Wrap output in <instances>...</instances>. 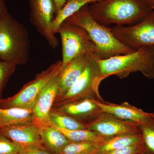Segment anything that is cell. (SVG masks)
Wrapping results in <instances>:
<instances>
[{
	"label": "cell",
	"mask_w": 154,
	"mask_h": 154,
	"mask_svg": "<svg viewBox=\"0 0 154 154\" xmlns=\"http://www.w3.org/2000/svg\"><path fill=\"white\" fill-rule=\"evenodd\" d=\"M92 54L94 53L80 54L62 66L58 75L59 84L56 99L65 94L76 82L85 71Z\"/></svg>",
	"instance_id": "7c38bea8"
},
{
	"label": "cell",
	"mask_w": 154,
	"mask_h": 154,
	"mask_svg": "<svg viewBox=\"0 0 154 154\" xmlns=\"http://www.w3.org/2000/svg\"><path fill=\"white\" fill-rule=\"evenodd\" d=\"M101 1V0H98V1Z\"/></svg>",
	"instance_id": "d6a6232c"
},
{
	"label": "cell",
	"mask_w": 154,
	"mask_h": 154,
	"mask_svg": "<svg viewBox=\"0 0 154 154\" xmlns=\"http://www.w3.org/2000/svg\"><path fill=\"white\" fill-rule=\"evenodd\" d=\"M60 35L62 46V66L77 56L84 53L96 54L97 49L84 28L64 22L56 33Z\"/></svg>",
	"instance_id": "52a82bcc"
},
{
	"label": "cell",
	"mask_w": 154,
	"mask_h": 154,
	"mask_svg": "<svg viewBox=\"0 0 154 154\" xmlns=\"http://www.w3.org/2000/svg\"><path fill=\"white\" fill-rule=\"evenodd\" d=\"M40 135L42 146L52 153L60 154L64 148L71 142L51 125L40 127Z\"/></svg>",
	"instance_id": "2e32d148"
},
{
	"label": "cell",
	"mask_w": 154,
	"mask_h": 154,
	"mask_svg": "<svg viewBox=\"0 0 154 154\" xmlns=\"http://www.w3.org/2000/svg\"><path fill=\"white\" fill-rule=\"evenodd\" d=\"M90 3L93 2L90 0H66L64 5L54 19L52 22L53 33H56L59 27L68 18L76 13L83 6Z\"/></svg>",
	"instance_id": "ffe728a7"
},
{
	"label": "cell",
	"mask_w": 154,
	"mask_h": 154,
	"mask_svg": "<svg viewBox=\"0 0 154 154\" xmlns=\"http://www.w3.org/2000/svg\"><path fill=\"white\" fill-rule=\"evenodd\" d=\"M17 65L8 62L0 60V101L3 90L9 79L14 73Z\"/></svg>",
	"instance_id": "d4e9b609"
},
{
	"label": "cell",
	"mask_w": 154,
	"mask_h": 154,
	"mask_svg": "<svg viewBox=\"0 0 154 154\" xmlns=\"http://www.w3.org/2000/svg\"><path fill=\"white\" fill-rule=\"evenodd\" d=\"M51 125L62 133L69 140L72 142L91 141L101 143L105 140L107 138L90 130H69L60 128L53 125Z\"/></svg>",
	"instance_id": "44dd1931"
},
{
	"label": "cell",
	"mask_w": 154,
	"mask_h": 154,
	"mask_svg": "<svg viewBox=\"0 0 154 154\" xmlns=\"http://www.w3.org/2000/svg\"><path fill=\"white\" fill-rule=\"evenodd\" d=\"M152 10L154 9V0H145Z\"/></svg>",
	"instance_id": "f546056e"
},
{
	"label": "cell",
	"mask_w": 154,
	"mask_h": 154,
	"mask_svg": "<svg viewBox=\"0 0 154 154\" xmlns=\"http://www.w3.org/2000/svg\"><path fill=\"white\" fill-rule=\"evenodd\" d=\"M0 134L25 146L37 147L45 149L41 145L40 127L33 122L1 128Z\"/></svg>",
	"instance_id": "9a60e30c"
},
{
	"label": "cell",
	"mask_w": 154,
	"mask_h": 154,
	"mask_svg": "<svg viewBox=\"0 0 154 154\" xmlns=\"http://www.w3.org/2000/svg\"><path fill=\"white\" fill-rule=\"evenodd\" d=\"M99 143L91 141L71 142L64 148L60 154H98Z\"/></svg>",
	"instance_id": "7402d4cb"
},
{
	"label": "cell",
	"mask_w": 154,
	"mask_h": 154,
	"mask_svg": "<svg viewBox=\"0 0 154 154\" xmlns=\"http://www.w3.org/2000/svg\"><path fill=\"white\" fill-rule=\"evenodd\" d=\"M103 79L112 75L123 79L131 73L140 72L149 79H154V45L138 48L127 54L99 59Z\"/></svg>",
	"instance_id": "3957f363"
},
{
	"label": "cell",
	"mask_w": 154,
	"mask_h": 154,
	"mask_svg": "<svg viewBox=\"0 0 154 154\" xmlns=\"http://www.w3.org/2000/svg\"><path fill=\"white\" fill-rule=\"evenodd\" d=\"M90 1H92V2L94 3L95 2H98V0H90Z\"/></svg>",
	"instance_id": "1f68e13d"
},
{
	"label": "cell",
	"mask_w": 154,
	"mask_h": 154,
	"mask_svg": "<svg viewBox=\"0 0 154 154\" xmlns=\"http://www.w3.org/2000/svg\"><path fill=\"white\" fill-rule=\"evenodd\" d=\"M111 30L122 44L136 50L154 45V11L137 24L129 26H114Z\"/></svg>",
	"instance_id": "ba28073f"
},
{
	"label": "cell",
	"mask_w": 154,
	"mask_h": 154,
	"mask_svg": "<svg viewBox=\"0 0 154 154\" xmlns=\"http://www.w3.org/2000/svg\"><path fill=\"white\" fill-rule=\"evenodd\" d=\"M32 122V110L17 107L0 108V128Z\"/></svg>",
	"instance_id": "e0dca14e"
},
{
	"label": "cell",
	"mask_w": 154,
	"mask_h": 154,
	"mask_svg": "<svg viewBox=\"0 0 154 154\" xmlns=\"http://www.w3.org/2000/svg\"><path fill=\"white\" fill-rule=\"evenodd\" d=\"M89 9L93 18L105 26L140 22L153 11L145 0H101L92 3Z\"/></svg>",
	"instance_id": "7a4b0ae2"
},
{
	"label": "cell",
	"mask_w": 154,
	"mask_h": 154,
	"mask_svg": "<svg viewBox=\"0 0 154 154\" xmlns=\"http://www.w3.org/2000/svg\"><path fill=\"white\" fill-rule=\"evenodd\" d=\"M137 154H147L146 153V152H145L144 151L140 153H138Z\"/></svg>",
	"instance_id": "4dcf8cb0"
},
{
	"label": "cell",
	"mask_w": 154,
	"mask_h": 154,
	"mask_svg": "<svg viewBox=\"0 0 154 154\" xmlns=\"http://www.w3.org/2000/svg\"><path fill=\"white\" fill-rule=\"evenodd\" d=\"M62 67V60L52 64L36 75L34 80L23 86L17 94L7 99H2L0 101V108L17 107L33 110L43 88L59 74Z\"/></svg>",
	"instance_id": "8992f818"
},
{
	"label": "cell",
	"mask_w": 154,
	"mask_h": 154,
	"mask_svg": "<svg viewBox=\"0 0 154 154\" xmlns=\"http://www.w3.org/2000/svg\"><path fill=\"white\" fill-rule=\"evenodd\" d=\"M80 26L88 32L97 49V56L101 59L127 54L134 51L119 41L111 32V28L100 24L93 18L89 4L82 7L64 22Z\"/></svg>",
	"instance_id": "6da1fadb"
},
{
	"label": "cell",
	"mask_w": 154,
	"mask_h": 154,
	"mask_svg": "<svg viewBox=\"0 0 154 154\" xmlns=\"http://www.w3.org/2000/svg\"><path fill=\"white\" fill-rule=\"evenodd\" d=\"M56 6L55 16L61 10L63 7L66 2V0H54Z\"/></svg>",
	"instance_id": "f1b7e54d"
},
{
	"label": "cell",
	"mask_w": 154,
	"mask_h": 154,
	"mask_svg": "<svg viewBox=\"0 0 154 154\" xmlns=\"http://www.w3.org/2000/svg\"><path fill=\"white\" fill-rule=\"evenodd\" d=\"M139 126L142 135L144 152L148 154H154V116Z\"/></svg>",
	"instance_id": "603a6c76"
},
{
	"label": "cell",
	"mask_w": 154,
	"mask_h": 154,
	"mask_svg": "<svg viewBox=\"0 0 154 154\" xmlns=\"http://www.w3.org/2000/svg\"><path fill=\"white\" fill-rule=\"evenodd\" d=\"M99 59L95 54H91L83 73L65 94L55 99L53 107L86 98L104 102L99 91V85L103 80Z\"/></svg>",
	"instance_id": "5b68a950"
},
{
	"label": "cell",
	"mask_w": 154,
	"mask_h": 154,
	"mask_svg": "<svg viewBox=\"0 0 154 154\" xmlns=\"http://www.w3.org/2000/svg\"><path fill=\"white\" fill-rule=\"evenodd\" d=\"M141 143H143L141 133L107 137L105 140L99 143L98 154H105L116 149Z\"/></svg>",
	"instance_id": "ac0fdd59"
},
{
	"label": "cell",
	"mask_w": 154,
	"mask_h": 154,
	"mask_svg": "<svg viewBox=\"0 0 154 154\" xmlns=\"http://www.w3.org/2000/svg\"><path fill=\"white\" fill-rule=\"evenodd\" d=\"M95 101L103 112L110 113L117 118L138 125L143 124L154 116V113L146 112L128 102L116 104L105 101L100 102L96 100Z\"/></svg>",
	"instance_id": "5bb4252c"
},
{
	"label": "cell",
	"mask_w": 154,
	"mask_h": 154,
	"mask_svg": "<svg viewBox=\"0 0 154 154\" xmlns=\"http://www.w3.org/2000/svg\"><path fill=\"white\" fill-rule=\"evenodd\" d=\"M87 129L95 131L105 137L141 133L138 125L122 120L105 112L88 124Z\"/></svg>",
	"instance_id": "30bf717a"
},
{
	"label": "cell",
	"mask_w": 154,
	"mask_h": 154,
	"mask_svg": "<svg viewBox=\"0 0 154 154\" xmlns=\"http://www.w3.org/2000/svg\"><path fill=\"white\" fill-rule=\"evenodd\" d=\"M58 75L48 83L43 88L32 110L33 122L40 128L51 125L49 113L58 91Z\"/></svg>",
	"instance_id": "8fae6325"
},
{
	"label": "cell",
	"mask_w": 154,
	"mask_h": 154,
	"mask_svg": "<svg viewBox=\"0 0 154 154\" xmlns=\"http://www.w3.org/2000/svg\"><path fill=\"white\" fill-rule=\"evenodd\" d=\"M19 154H59L50 152L44 149L37 147H26Z\"/></svg>",
	"instance_id": "4316f807"
},
{
	"label": "cell",
	"mask_w": 154,
	"mask_h": 154,
	"mask_svg": "<svg viewBox=\"0 0 154 154\" xmlns=\"http://www.w3.org/2000/svg\"><path fill=\"white\" fill-rule=\"evenodd\" d=\"M28 30L7 12L0 22V60L22 65L28 63L30 50Z\"/></svg>",
	"instance_id": "277c9868"
},
{
	"label": "cell",
	"mask_w": 154,
	"mask_h": 154,
	"mask_svg": "<svg viewBox=\"0 0 154 154\" xmlns=\"http://www.w3.org/2000/svg\"><path fill=\"white\" fill-rule=\"evenodd\" d=\"M144 151L143 143H141L116 149L105 154H137Z\"/></svg>",
	"instance_id": "484cf974"
},
{
	"label": "cell",
	"mask_w": 154,
	"mask_h": 154,
	"mask_svg": "<svg viewBox=\"0 0 154 154\" xmlns=\"http://www.w3.org/2000/svg\"><path fill=\"white\" fill-rule=\"evenodd\" d=\"M95 100L94 99L86 98L52 108L88 124L103 113Z\"/></svg>",
	"instance_id": "4fadbf2b"
},
{
	"label": "cell",
	"mask_w": 154,
	"mask_h": 154,
	"mask_svg": "<svg viewBox=\"0 0 154 154\" xmlns=\"http://www.w3.org/2000/svg\"><path fill=\"white\" fill-rule=\"evenodd\" d=\"M8 12L6 0H0V22L5 14Z\"/></svg>",
	"instance_id": "83f0119b"
},
{
	"label": "cell",
	"mask_w": 154,
	"mask_h": 154,
	"mask_svg": "<svg viewBox=\"0 0 154 154\" xmlns=\"http://www.w3.org/2000/svg\"><path fill=\"white\" fill-rule=\"evenodd\" d=\"M25 147L0 134V154H19Z\"/></svg>",
	"instance_id": "cb8c5ba5"
},
{
	"label": "cell",
	"mask_w": 154,
	"mask_h": 154,
	"mask_svg": "<svg viewBox=\"0 0 154 154\" xmlns=\"http://www.w3.org/2000/svg\"><path fill=\"white\" fill-rule=\"evenodd\" d=\"M51 125L69 130L87 129L88 124L52 108L49 113Z\"/></svg>",
	"instance_id": "d6986e66"
},
{
	"label": "cell",
	"mask_w": 154,
	"mask_h": 154,
	"mask_svg": "<svg viewBox=\"0 0 154 154\" xmlns=\"http://www.w3.org/2000/svg\"><path fill=\"white\" fill-rule=\"evenodd\" d=\"M30 5V20L38 33L53 48L59 45L53 33L52 22L56 13L54 0H28Z\"/></svg>",
	"instance_id": "9c48e42d"
}]
</instances>
